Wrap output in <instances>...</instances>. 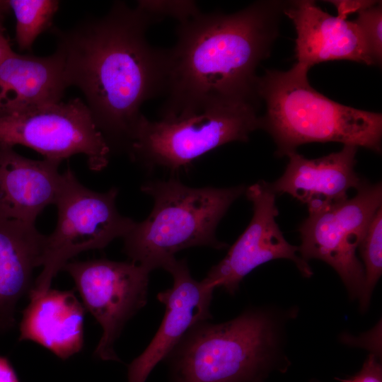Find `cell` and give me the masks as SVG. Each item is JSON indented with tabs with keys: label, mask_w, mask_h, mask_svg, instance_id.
Returning a JSON list of instances; mask_svg holds the SVG:
<instances>
[{
	"label": "cell",
	"mask_w": 382,
	"mask_h": 382,
	"mask_svg": "<svg viewBox=\"0 0 382 382\" xmlns=\"http://www.w3.org/2000/svg\"><path fill=\"white\" fill-rule=\"evenodd\" d=\"M152 24L138 8L116 1L102 17L53 30L68 87L81 91L110 151H127L141 106L163 93L166 50L147 41Z\"/></svg>",
	"instance_id": "6da1fadb"
},
{
	"label": "cell",
	"mask_w": 382,
	"mask_h": 382,
	"mask_svg": "<svg viewBox=\"0 0 382 382\" xmlns=\"http://www.w3.org/2000/svg\"><path fill=\"white\" fill-rule=\"evenodd\" d=\"M285 2L259 1L233 13H199L180 23L166 49L160 118L231 101L260 103L256 69L277 37Z\"/></svg>",
	"instance_id": "7a4b0ae2"
},
{
	"label": "cell",
	"mask_w": 382,
	"mask_h": 382,
	"mask_svg": "<svg viewBox=\"0 0 382 382\" xmlns=\"http://www.w3.org/2000/svg\"><path fill=\"white\" fill-rule=\"evenodd\" d=\"M307 69L295 64L287 71L267 70L257 81L265 105L260 129L270 134L278 157L288 156L312 142H339L379 153L382 115L338 103L314 89Z\"/></svg>",
	"instance_id": "3957f363"
},
{
	"label": "cell",
	"mask_w": 382,
	"mask_h": 382,
	"mask_svg": "<svg viewBox=\"0 0 382 382\" xmlns=\"http://www.w3.org/2000/svg\"><path fill=\"white\" fill-rule=\"evenodd\" d=\"M245 189L244 185L191 187L174 178L146 182L141 191L153 198L154 207L123 237L125 253L151 272L164 270L184 249L225 248L216 238V227Z\"/></svg>",
	"instance_id": "277c9868"
},
{
	"label": "cell",
	"mask_w": 382,
	"mask_h": 382,
	"mask_svg": "<svg viewBox=\"0 0 382 382\" xmlns=\"http://www.w3.org/2000/svg\"><path fill=\"white\" fill-rule=\"evenodd\" d=\"M270 312L252 308L221 323L190 329L165 358L170 382H258L279 345Z\"/></svg>",
	"instance_id": "5b68a950"
},
{
	"label": "cell",
	"mask_w": 382,
	"mask_h": 382,
	"mask_svg": "<svg viewBox=\"0 0 382 382\" xmlns=\"http://www.w3.org/2000/svg\"><path fill=\"white\" fill-rule=\"evenodd\" d=\"M260 104L231 101L198 112L152 121L143 115L127 153L146 170H187L207 153L233 141H247L260 129Z\"/></svg>",
	"instance_id": "8992f818"
},
{
	"label": "cell",
	"mask_w": 382,
	"mask_h": 382,
	"mask_svg": "<svg viewBox=\"0 0 382 382\" xmlns=\"http://www.w3.org/2000/svg\"><path fill=\"white\" fill-rule=\"evenodd\" d=\"M118 191L115 187L105 192L90 190L79 181L70 167L66 168L54 204L57 225L45 236L40 260L42 270L28 296L50 289L53 278L76 255L104 248L129 231L135 221L118 212Z\"/></svg>",
	"instance_id": "52a82bcc"
},
{
	"label": "cell",
	"mask_w": 382,
	"mask_h": 382,
	"mask_svg": "<svg viewBox=\"0 0 382 382\" xmlns=\"http://www.w3.org/2000/svg\"><path fill=\"white\" fill-rule=\"evenodd\" d=\"M382 205V185L366 181L352 198L308 213L299 227L300 256L317 259L338 274L352 299H361L365 284L362 263L357 249L376 211Z\"/></svg>",
	"instance_id": "ba28073f"
},
{
	"label": "cell",
	"mask_w": 382,
	"mask_h": 382,
	"mask_svg": "<svg viewBox=\"0 0 382 382\" xmlns=\"http://www.w3.org/2000/svg\"><path fill=\"white\" fill-rule=\"evenodd\" d=\"M0 144L28 146L59 163L81 154L93 171L108 166L111 153L86 104L79 98L0 116Z\"/></svg>",
	"instance_id": "9c48e42d"
},
{
	"label": "cell",
	"mask_w": 382,
	"mask_h": 382,
	"mask_svg": "<svg viewBox=\"0 0 382 382\" xmlns=\"http://www.w3.org/2000/svg\"><path fill=\"white\" fill-rule=\"evenodd\" d=\"M62 270L71 277L85 309L103 329L94 355L120 361L115 341L127 322L146 304L151 271L131 261L108 259L69 261Z\"/></svg>",
	"instance_id": "30bf717a"
},
{
	"label": "cell",
	"mask_w": 382,
	"mask_h": 382,
	"mask_svg": "<svg viewBox=\"0 0 382 382\" xmlns=\"http://www.w3.org/2000/svg\"><path fill=\"white\" fill-rule=\"evenodd\" d=\"M245 192L253 204L251 221L226 256L211 267L203 280L214 289L222 288L232 295L253 270L277 259L292 261L302 275L311 277L313 272L308 262L300 256L299 248L285 239L276 222V194L269 183L259 181L246 188Z\"/></svg>",
	"instance_id": "8fae6325"
},
{
	"label": "cell",
	"mask_w": 382,
	"mask_h": 382,
	"mask_svg": "<svg viewBox=\"0 0 382 382\" xmlns=\"http://www.w3.org/2000/svg\"><path fill=\"white\" fill-rule=\"evenodd\" d=\"M164 270L173 285L157 294L166 311L155 336L127 368V382H145L154 367L195 325L212 318L210 305L214 289L203 279H195L185 260L175 259Z\"/></svg>",
	"instance_id": "7c38bea8"
},
{
	"label": "cell",
	"mask_w": 382,
	"mask_h": 382,
	"mask_svg": "<svg viewBox=\"0 0 382 382\" xmlns=\"http://www.w3.org/2000/svg\"><path fill=\"white\" fill-rule=\"evenodd\" d=\"M283 13L293 22L296 32L298 65L308 70L335 60L375 65L364 36L354 21L333 16L309 0L285 2Z\"/></svg>",
	"instance_id": "4fadbf2b"
},
{
	"label": "cell",
	"mask_w": 382,
	"mask_h": 382,
	"mask_svg": "<svg viewBox=\"0 0 382 382\" xmlns=\"http://www.w3.org/2000/svg\"><path fill=\"white\" fill-rule=\"evenodd\" d=\"M357 151V146L344 145L339 151L315 159L292 153L284 173L270 187L306 204L308 213L322 210L347 199L348 191L364 182L354 170Z\"/></svg>",
	"instance_id": "5bb4252c"
},
{
	"label": "cell",
	"mask_w": 382,
	"mask_h": 382,
	"mask_svg": "<svg viewBox=\"0 0 382 382\" xmlns=\"http://www.w3.org/2000/svg\"><path fill=\"white\" fill-rule=\"evenodd\" d=\"M60 163L25 158L13 147L0 144V217L35 224L60 191Z\"/></svg>",
	"instance_id": "9a60e30c"
},
{
	"label": "cell",
	"mask_w": 382,
	"mask_h": 382,
	"mask_svg": "<svg viewBox=\"0 0 382 382\" xmlns=\"http://www.w3.org/2000/svg\"><path fill=\"white\" fill-rule=\"evenodd\" d=\"M28 296L19 340L34 342L62 359L79 352L83 346L85 308L74 292L50 288Z\"/></svg>",
	"instance_id": "2e32d148"
},
{
	"label": "cell",
	"mask_w": 382,
	"mask_h": 382,
	"mask_svg": "<svg viewBox=\"0 0 382 382\" xmlns=\"http://www.w3.org/2000/svg\"><path fill=\"white\" fill-rule=\"evenodd\" d=\"M68 88L63 59L13 52L0 64V116L62 101Z\"/></svg>",
	"instance_id": "e0dca14e"
},
{
	"label": "cell",
	"mask_w": 382,
	"mask_h": 382,
	"mask_svg": "<svg viewBox=\"0 0 382 382\" xmlns=\"http://www.w3.org/2000/svg\"><path fill=\"white\" fill-rule=\"evenodd\" d=\"M45 239L35 224L0 217V332L13 326L18 303L33 289Z\"/></svg>",
	"instance_id": "ac0fdd59"
},
{
	"label": "cell",
	"mask_w": 382,
	"mask_h": 382,
	"mask_svg": "<svg viewBox=\"0 0 382 382\" xmlns=\"http://www.w3.org/2000/svg\"><path fill=\"white\" fill-rule=\"evenodd\" d=\"M16 19V40L19 49L30 50L37 37L51 25L59 1L56 0H10Z\"/></svg>",
	"instance_id": "d6986e66"
},
{
	"label": "cell",
	"mask_w": 382,
	"mask_h": 382,
	"mask_svg": "<svg viewBox=\"0 0 382 382\" xmlns=\"http://www.w3.org/2000/svg\"><path fill=\"white\" fill-rule=\"evenodd\" d=\"M358 249L364 270L365 284L361 299V310H365L376 283L382 274V207L371 219Z\"/></svg>",
	"instance_id": "ffe728a7"
},
{
	"label": "cell",
	"mask_w": 382,
	"mask_h": 382,
	"mask_svg": "<svg viewBox=\"0 0 382 382\" xmlns=\"http://www.w3.org/2000/svg\"><path fill=\"white\" fill-rule=\"evenodd\" d=\"M137 8L146 13L153 23L170 17L180 23L200 13L196 1H138Z\"/></svg>",
	"instance_id": "44dd1931"
},
{
	"label": "cell",
	"mask_w": 382,
	"mask_h": 382,
	"mask_svg": "<svg viewBox=\"0 0 382 382\" xmlns=\"http://www.w3.org/2000/svg\"><path fill=\"white\" fill-rule=\"evenodd\" d=\"M354 20L362 32L375 65L382 59V6L381 2L359 11Z\"/></svg>",
	"instance_id": "7402d4cb"
},
{
	"label": "cell",
	"mask_w": 382,
	"mask_h": 382,
	"mask_svg": "<svg viewBox=\"0 0 382 382\" xmlns=\"http://www.w3.org/2000/svg\"><path fill=\"white\" fill-rule=\"evenodd\" d=\"M340 382H382V367L374 354H370L361 370L348 379H339Z\"/></svg>",
	"instance_id": "603a6c76"
},
{
	"label": "cell",
	"mask_w": 382,
	"mask_h": 382,
	"mask_svg": "<svg viewBox=\"0 0 382 382\" xmlns=\"http://www.w3.org/2000/svg\"><path fill=\"white\" fill-rule=\"evenodd\" d=\"M328 2L332 4L337 11L338 17L347 19L348 16L351 13H359V11L366 9L375 4L378 1L373 0H334L328 1Z\"/></svg>",
	"instance_id": "cb8c5ba5"
},
{
	"label": "cell",
	"mask_w": 382,
	"mask_h": 382,
	"mask_svg": "<svg viewBox=\"0 0 382 382\" xmlns=\"http://www.w3.org/2000/svg\"><path fill=\"white\" fill-rule=\"evenodd\" d=\"M10 8L8 1H0V64L13 51L8 38L5 35L2 24L4 14Z\"/></svg>",
	"instance_id": "d4e9b609"
},
{
	"label": "cell",
	"mask_w": 382,
	"mask_h": 382,
	"mask_svg": "<svg viewBox=\"0 0 382 382\" xmlns=\"http://www.w3.org/2000/svg\"><path fill=\"white\" fill-rule=\"evenodd\" d=\"M0 382H19L10 362L2 357H0Z\"/></svg>",
	"instance_id": "484cf974"
},
{
	"label": "cell",
	"mask_w": 382,
	"mask_h": 382,
	"mask_svg": "<svg viewBox=\"0 0 382 382\" xmlns=\"http://www.w3.org/2000/svg\"><path fill=\"white\" fill-rule=\"evenodd\" d=\"M260 382V381H259Z\"/></svg>",
	"instance_id": "4316f807"
}]
</instances>
